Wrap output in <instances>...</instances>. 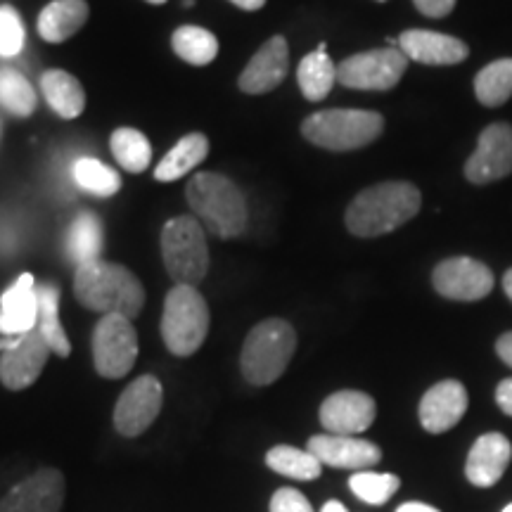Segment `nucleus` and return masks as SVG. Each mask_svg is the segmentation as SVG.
I'll use <instances>...</instances> for the list:
<instances>
[{"instance_id": "1", "label": "nucleus", "mask_w": 512, "mask_h": 512, "mask_svg": "<svg viewBox=\"0 0 512 512\" xmlns=\"http://www.w3.org/2000/svg\"><path fill=\"white\" fill-rule=\"evenodd\" d=\"M420 207L422 195L413 183L384 181L358 192L349 204L344 221L356 238H377L406 226L418 216Z\"/></svg>"}, {"instance_id": "2", "label": "nucleus", "mask_w": 512, "mask_h": 512, "mask_svg": "<svg viewBox=\"0 0 512 512\" xmlns=\"http://www.w3.org/2000/svg\"><path fill=\"white\" fill-rule=\"evenodd\" d=\"M74 294L81 306L102 316H126L133 320L145 306V290L136 273L102 259L76 266Z\"/></svg>"}, {"instance_id": "3", "label": "nucleus", "mask_w": 512, "mask_h": 512, "mask_svg": "<svg viewBox=\"0 0 512 512\" xmlns=\"http://www.w3.org/2000/svg\"><path fill=\"white\" fill-rule=\"evenodd\" d=\"M185 195H188V204L197 219L214 235L230 240L245 233L249 219L247 202L230 178L214 174V171H202V174L192 176Z\"/></svg>"}, {"instance_id": "4", "label": "nucleus", "mask_w": 512, "mask_h": 512, "mask_svg": "<svg viewBox=\"0 0 512 512\" xmlns=\"http://www.w3.org/2000/svg\"><path fill=\"white\" fill-rule=\"evenodd\" d=\"M297 351V332L283 318L261 320L252 328L240 354L242 375L249 384L266 387L273 384L290 366Z\"/></svg>"}, {"instance_id": "5", "label": "nucleus", "mask_w": 512, "mask_h": 512, "mask_svg": "<svg viewBox=\"0 0 512 512\" xmlns=\"http://www.w3.org/2000/svg\"><path fill=\"white\" fill-rule=\"evenodd\" d=\"M382 114L368 110H325L304 119L302 136L330 152L361 150L382 136Z\"/></svg>"}, {"instance_id": "6", "label": "nucleus", "mask_w": 512, "mask_h": 512, "mask_svg": "<svg viewBox=\"0 0 512 512\" xmlns=\"http://www.w3.org/2000/svg\"><path fill=\"white\" fill-rule=\"evenodd\" d=\"M209 332V306L192 285H174L166 294L162 339L174 356H192Z\"/></svg>"}, {"instance_id": "7", "label": "nucleus", "mask_w": 512, "mask_h": 512, "mask_svg": "<svg viewBox=\"0 0 512 512\" xmlns=\"http://www.w3.org/2000/svg\"><path fill=\"white\" fill-rule=\"evenodd\" d=\"M164 266L176 285L197 287L209 271V247L195 216H176L162 230Z\"/></svg>"}, {"instance_id": "8", "label": "nucleus", "mask_w": 512, "mask_h": 512, "mask_svg": "<svg viewBox=\"0 0 512 512\" xmlns=\"http://www.w3.org/2000/svg\"><path fill=\"white\" fill-rule=\"evenodd\" d=\"M138 358V332L131 318L102 316L93 330V363L100 377L119 380L131 373Z\"/></svg>"}, {"instance_id": "9", "label": "nucleus", "mask_w": 512, "mask_h": 512, "mask_svg": "<svg viewBox=\"0 0 512 512\" xmlns=\"http://www.w3.org/2000/svg\"><path fill=\"white\" fill-rule=\"evenodd\" d=\"M408 57L401 48H377L347 57L337 64V81L354 91H389L403 79Z\"/></svg>"}, {"instance_id": "10", "label": "nucleus", "mask_w": 512, "mask_h": 512, "mask_svg": "<svg viewBox=\"0 0 512 512\" xmlns=\"http://www.w3.org/2000/svg\"><path fill=\"white\" fill-rule=\"evenodd\" d=\"M432 285L441 297L453 302H479L494 290V273L472 256H453L434 268Z\"/></svg>"}, {"instance_id": "11", "label": "nucleus", "mask_w": 512, "mask_h": 512, "mask_svg": "<svg viewBox=\"0 0 512 512\" xmlns=\"http://www.w3.org/2000/svg\"><path fill=\"white\" fill-rule=\"evenodd\" d=\"M512 174V124L496 121L479 133L477 150L465 164V178L475 185L501 181Z\"/></svg>"}, {"instance_id": "12", "label": "nucleus", "mask_w": 512, "mask_h": 512, "mask_svg": "<svg viewBox=\"0 0 512 512\" xmlns=\"http://www.w3.org/2000/svg\"><path fill=\"white\" fill-rule=\"evenodd\" d=\"M162 403V382L155 375L138 377L119 396L117 408H114V427L124 437H138L157 420Z\"/></svg>"}, {"instance_id": "13", "label": "nucleus", "mask_w": 512, "mask_h": 512, "mask_svg": "<svg viewBox=\"0 0 512 512\" xmlns=\"http://www.w3.org/2000/svg\"><path fill=\"white\" fill-rule=\"evenodd\" d=\"M67 494L64 475L55 467H41L12 486L0 501V512H60Z\"/></svg>"}, {"instance_id": "14", "label": "nucleus", "mask_w": 512, "mask_h": 512, "mask_svg": "<svg viewBox=\"0 0 512 512\" xmlns=\"http://www.w3.org/2000/svg\"><path fill=\"white\" fill-rule=\"evenodd\" d=\"M50 351L48 342L38 330H31L19 337L15 347L3 351L0 356V382L10 392H22L38 380V375L46 368Z\"/></svg>"}, {"instance_id": "15", "label": "nucleus", "mask_w": 512, "mask_h": 512, "mask_svg": "<svg viewBox=\"0 0 512 512\" xmlns=\"http://www.w3.org/2000/svg\"><path fill=\"white\" fill-rule=\"evenodd\" d=\"M377 406L373 396L366 392H356V389H344V392L330 394L320 406V425L330 434H344V437H354V434L366 432L375 422Z\"/></svg>"}, {"instance_id": "16", "label": "nucleus", "mask_w": 512, "mask_h": 512, "mask_svg": "<svg viewBox=\"0 0 512 512\" xmlns=\"http://www.w3.org/2000/svg\"><path fill=\"white\" fill-rule=\"evenodd\" d=\"M306 451H311L323 465L342 470H368L382 460L380 446L373 441L344 437V434H316L309 439Z\"/></svg>"}, {"instance_id": "17", "label": "nucleus", "mask_w": 512, "mask_h": 512, "mask_svg": "<svg viewBox=\"0 0 512 512\" xmlns=\"http://www.w3.org/2000/svg\"><path fill=\"white\" fill-rule=\"evenodd\" d=\"M287 69H290V48L283 36H273L256 50L252 60L240 74V91L247 95L271 93L285 81Z\"/></svg>"}, {"instance_id": "18", "label": "nucleus", "mask_w": 512, "mask_h": 512, "mask_svg": "<svg viewBox=\"0 0 512 512\" xmlns=\"http://www.w3.org/2000/svg\"><path fill=\"white\" fill-rule=\"evenodd\" d=\"M420 425L430 434H444L467 413V389L458 380H444L427 389L420 401Z\"/></svg>"}, {"instance_id": "19", "label": "nucleus", "mask_w": 512, "mask_h": 512, "mask_svg": "<svg viewBox=\"0 0 512 512\" xmlns=\"http://www.w3.org/2000/svg\"><path fill=\"white\" fill-rule=\"evenodd\" d=\"M512 460V444L508 437L501 432L482 434L475 444H472L470 453H467L465 463V477L467 482L479 486V489H489L501 482Z\"/></svg>"}, {"instance_id": "20", "label": "nucleus", "mask_w": 512, "mask_h": 512, "mask_svg": "<svg viewBox=\"0 0 512 512\" xmlns=\"http://www.w3.org/2000/svg\"><path fill=\"white\" fill-rule=\"evenodd\" d=\"M399 48L408 60H415L420 64H434V67L460 64L470 55V48L460 38L427 29L403 31L399 36Z\"/></svg>"}, {"instance_id": "21", "label": "nucleus", "mask_w": 512, "mask_h": 512, "mask_svg": "<svg viewBox=\"0 0 512 512\" xmlns=\"http://www.w3.org/2000/svg\"><path fill=\"white\" fill-rule=\"evenodd\" d=\"M38 325V294L31 273H22L17 283L0 297V335L22 337Z\"/></svg>"}, {"instance_id": "22", "label": "nucleus", "mask_w": 512, "mask_h": 512, "mask_svg": "<svg viewBox=\"0 0 512 512\" xmlns=\"http://www.w3.org/2000/svg\"><path fill=\"white\" fill-rule=\"evenodd\" d=\"M88 15L86 0H53L38 15V34L48 43H64L79 34Z\"/></svg>"}, {"instance_id": "23", "label": "nucleus", "mask_w": 512, "mask_h": 512, "mask_svg": "<svg viewBox=\"0 0 512 512\" xmlns=\"http://www.w3.org/2000/svg\"><path fill=\"white\" fill-rule=\"evenodd\" d=\"M38 294V325L36 330L41 332L43 339L53 354L60 358H67L72 354V344H69L67 332H64L60 323V287L55 283L36 285Z\"/></svg>"}, {"instance_id": "24", "label": "nucleus", "mask_w": 512, "mask_h": 512, "mask_svg": "<svg viewBox=\"0 0 512 512\" xmlns=\"http://www.w3.org/2000/svg\"><path fill=\"white\" fill-rule=\"evenodd\" d=\"M41 91L46 95L48 105L60 114L62 119H76L86 107V93L76 76L64 69H50L41 76Z\"/></svg>"}, {"instance_id": "25", "label": "nucleus", "mask_w": 512, "mask_h": 512, "mask_svg": "<svg viewBox=\"0 0 512 512\" xmlns=\"http://www.w3.org/2000/svg\"><path fill=\"white\" fill-rule=\"evenodd\" d=\"M207 152V136H204V133H190V136L178 140V143L169 150V155L157 164L155 178L159 183H174L178 178L188 174V171L195 169L197 164H202Z\"/></svg>"}, {"instance_id": "26", "label": "nucleus", "mask_w": 512, "mask_h": 512, "mask_svg": "<svg viewBox=\"0 0 512 512\" xmlns=\"http://www.w3.org/2000/svg\"><path fill=\"white\" fill-rule=\"evenodd\" d=\"M297 81L306 100H325L330 95L332 86L337 83V64L330 60V55L325 50L316 48L299 62Z\"/></svg>"}, {"instance_id": "27", "label": "nucleus", "mask_w": 512, "mask_h": 512, "mask_svg": "<svg viewBox=\"0 0 512 512\" xmlns=\"http://www.w3.org/2000/svg\"><path fill=\"white\" fill-rule=\"evenodd\" d=\"M67 252L76 266L91 264L102 252V221L93 211L76 216L67 230Z\"/></svg>"}, {"instance_id": "28", "label": "nucleus", "mask_w": 512, "mask_h": 512, "mask_svg": "<svg viewBox=\"0 0 512 512\" xmlns=\"http://www.w3.org/2000/svg\"><path fill=\"white\" fill-rule=\"evenodd\" d=\"M266 465L278 475L299 479V482H313L323 472V463L311 451H302L294 446H273L266 453Z\"/></svg>"}, {"instance_id": "29", "label": "nucleus", "mask_w": 512, "mask_h": 512, "mask_svg": "<svg viewBox=\"0 0 512 512\" xmlns=\"http://www.w3.org/2000/svg\"><path fill=\"white\" fill-rule=\"evenodd\" d=\"M475 95L484 107H501L512 98V57H503L479 69Z\"/></svg>"}, {"instance_id": "30", "label": "nucleus", "mask_w": 512, "mask_h": 512, "mask_svg": "<svg viewBox=\"0 0 512 512\" xmlns=\"http://www.w3.org/2000/svg\"><path fill=\"white\" fill-rule=\"evenodd\" d=\"M171 46H174V53L183 62L192 64V67H204V64L214 62L216 55H219L216 36L202 27L176 29L174 36H171Z\"/></svg>"}, {"instance_id": "31", "label": "nucleus", "mask_w": 512, "mask_h": 512, "mask_svg": "<svg viewBox=\"0 0 512 512\" xmlns=\"http://www.w3.org/2000/svg\"><path fill=\"white\" fill-rule=\"evenodd\" d=\"M112 155L131 174H140L147 169L152 159V145L136 128H117L110 138Z\"/></svg>"}, {"instance_id": "32", "label": "nucleus", "mask_w": 512, "mask_h": 512, "mask_svg": "<svg viewBox=\"0 0 512 512\" xmlns=\"http://www.w3.org/2000/svg\"><path fill=\"white\" fill-rule=\"evenodd\" d=\"M0 107L15 117H31L36 112V91L17 69L0 67Z\"/></svg>"}, {"instance_id": "33", "label": "nucleus", "mask_w": 512, "mask_h": 512, "mask_svg": "<svg viewBox=\"0 0 512 512\" xmlns=\"http://www.w3.org/2000/svg\"><path fill=\"white\" fill-rule=\"evenodd\" d=\"M74 178L83 190L93 192L98 197H112L121 188V178L117 171L91 157H83L74 164Z\"/></svg>"}, {"instance_id": "34", "label": "nucleus", "mask_w": 512, "mask_h": 512, "mask_svg": "<svg viewBox=\"0 0 512 512\" xmlns=\"http://www.w3.org/2000/svg\"><path fill=\"white\" fill-rule=\"evenodd\" d=\"M401 479L387 472H356L349 479V489L368 505H384L399 491Z\"/></svg>"}, {"instance_id": "35", "label": "nucleus", "mask_w": 512, "mask_h": 512, "mask_svg": "<svg viewBox=\"0 0 512 512\" xmlns=\"http://www.w3.org/2000/svg\"><path fill=\"white\" fill-rule=\"evenodd\" d=\"M24 48L22 17L10 5H0V57H15Z\"/></svg>"}, {"instance_id": "36", "label": "nucleus", "mask_w": 512, "mask_h": 512, "mask_svg": "<svg viewBox=\"0 0 512 512\" xmlns=\"http://www.w3.org/2000/svg\"><path fill=\"white\" fill-rule=\"evenodd\" d=\"M271 512H313L309 498L297 489H278L271 498Z\"/></svg>"}, {"instance_id": "37", "label": "nucleus", "mask_w": 512, "mask_h": 512, "mask_svg": "<svg viewBox=\"0 0 512 512\" xmlns=\"http://www.w3.org/2000/svg\"><path fill=\"white\" fill-rule=\"evenodd\" d=\"M415 8H418L425 17H446L448 12L456 8V0H413Z\"/></svg>"}, {"instance_id": "38", "label": "nucleus", "mask_w": 512, "mask_h": 512, "mask_svg": "<svg viewBox=\"0 0 512 512\" xmlns=\"http://www.w3.org/2000/svg\"><path fill=\"white\" fill-rule=\"evenodd\" d=\"M496 403L501 406V411L512 418V377L503 380L496 387Z\"/></svg>"}, {"instance_id": "39", "label": "nucleus", "mask_w": 512, "mask_h": 512, "mask_svg": "<svg viewBox=\"0 0 512 512\" xmlns=\"http://www.w3.org/2000/svg\"><path fill=\"white\" fill-rule=\"evenodd\" d=\"M496 354L501 356V361L505 363V366L512 368V332H505V335L498 337Z\"/></svg>"}, {"instance_id": "40", "label": "nucleus", "mask_w": 512, "mask_h": 512, "mask_svg": "<svg viewBox=\"0 0 512 512\" xmlns=\"http://www.w3.org/2000/svg\"><path fill=\"white\" fill-rule=\"evenodd\" d=\"M396 512H439V510L432 508V505H427V503H403V505H399V510Z\"/></svg>"}, {"instance_id": "41", "label": "nucleus", "mask_w": 512, "mask_h": 512, "mask_svg": "<svg viewBox=\"0 0 512 512\" xmlns=\"http://www.w3.org/2000/svg\"><path fill=\"white\" fill-rule=\"evenodd\" d=\"M233 5H238L240 10H247V12H254V10H261L266 5V0H230Z\"/></svg>"}, {"instance_id": "42", "label": "nucleus", "mask_w": 512, "mask_h": 512, "mask_svg": "<svg viewBox=\"0 0 512 512\" xmlns=\"http://www.w3.org/2000/svg\"><path fill=\"white\" fill-rule=\"evenodd\" d=\"M320 512H349V510L344 508V505L339 501H328L323 505V510H320Z\"/></svg>"}, {"instance_id": "43", "label": "nucleus", "mask_w": 512, "mask_h": 512, "mask_svg": "<svg viewBox=\"0 0 512 512\" xmlns=\"http://www.w3.org/2000/svg\"><path fill=\"white\" fill-rule=\"evenodd\" d=\"M503 290H505V294H508L510 302H512V268L503 275Z\"/></svg>"}, {"instance_id": "44", "label": "nucleus", "mask_w": 512, "mask_h": 512, "mask_svg": "<svg viewBox=\"0 0 512 512\" xmlns=\"http://www.w3.org/2000/svg\"><path fill=\"white\" fill-rule=\"evenodd\" d=\"M147 3H152V5H162V3H166V0H147Z\"/></svg>"}, {"instance_id": "45", "label": "nucleus", "mask_w": 512, "mask_h": 512, "mask_svg": "<svg viewBox=\"0 0 512 512\" xmlns=\"http://www.w3.org/2000/svg\"><path fill=\"white\" fill-rule=\"evenodd\" d=\"M503 512H512V503H510V505H505Z\"/></svg>"}]
</instances>
